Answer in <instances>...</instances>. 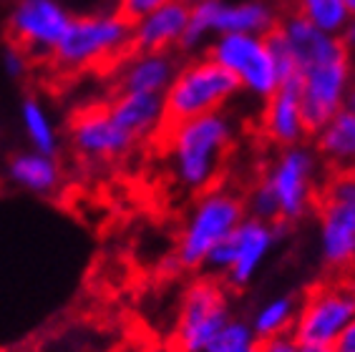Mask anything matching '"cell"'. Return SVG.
I'll return each mask as SVG.
<instances>
[{"mask_svg":"<svg viewBox=\"0 0 355 352\" xmlns=\"http://www.w3.org/2000/svg\"><path fill=\"white\" fill-rule=\"evenodd\" d=\"M315 214L322 264L338 274H350L355 270V204L320 194Z\"/></svg>","mask_w":355,"mask_h":352,"instance_id":"7c38bea8","label":"cell"},{"mask_svg":"<svg viewBox=\"0 0 355 352\" xmlns=\"http://www.w3.org/2000/svg\"><path fill=\"white\" fill-rule=\"evenodd\" d=\"M8 179L31 194H53L61 186V166L55 156L21 151L8 161Z\"/></svg>","mask_w":355,"mask_h":352,"instance_id":"ffe728a7","label":"cell"},{"mask_svg":"<svg viewBox=\"0 0 355 352\" xmlns=\"http://www.w3.org/2000/svg\"><path fill=\"white\" fill-rule=\"evenodd\" d=\"M242 94L237 78L209 55H194L182 63L174 81L164 91V116L169 123L197 118V116L225 111Z\"/></svg>","mask_w":355,"mask_h":352,"instance_id":"277c9868","label":"cell"},{"mask_svg":"<svg viewBox=\"0 0 355 352\" xmlns=\"http://www.w3.org/2000/svg\"><path fill=\"white\" fill-rule=\"evenodd\" d=\"M131 51V23L116 10L73 15L63 38L51 53L61 73H81L89 68L121 61Z\"/></svg>","mask_w":355,"mask_h":352,"instance_id":"3957f363","label":"cell"},{"mask_svg":"<svg viewBox=\"0 0 355 352\" xmlns=\"http://www.w3.org/2000/svg\"><path fill=\"white\" fill-rule=\"evenodd\" d=\"M214 8H217V0H202L197 6H189V21H187L184 35L177 51L182 53L207 51V46L214 38Z\"/></svg>","mask_w":355,"mask_h":352,"instance_id":"cb8c5ba5","label":"cell"},{"mask_svg":"<svg viewBox=\"0 0 355 352\" xmlns=\"http://www.w3.org/2000/svg\"><path fill=\"white\" fill-rule=\"evenodd\" d=\"M335 352H355V317L350 319V325L340 335V340L335 342Z\"/></svg>","mask_w":355,"mask_h":352,"instance_id":"4dcf8cb0","label":"cell"},{"mask_svg":"<svg viewBox=\"0 0 355 352\" xmlns=\"http://www.w3.org/2000/svg\"><path fill=\"white\" fill-rule=\"evenodd\" d=\"M205 55H209L227 73H232L239 88L260 101H267L282 83L265 35H217L207 46Z\"/></svg>","mask_w":355,"mask_h":352,"instance_id":"52a82bcc","label":"cell"},{"mask_svg":"<svg viewBox=\"0 0 355 352\" xmlns=\"http://www.w3.org/2000/svg\"><path fill=\"white\" fill-rule=\"evenodd\" d=\"M245 209H247V217L257 219V222H265V224L280 222V204H277L272 186L267 184V179L262 174L257 176V182L245 194Z\"/></svg>","mask_w":355,"mask_h":352,"instance_id":"484cf974","label":"cell"},{"mask_svg":"<svg viewBox=\"0 0 355 352\" xmlns=\"http://www.w3.org/2000/svg\"><path fill=\"white\" fill-rule=\"evenodd\" d=\"M293 13L328 35H343L353 18L345 0H293Z\"/></svg>","mask_w":355,"mask_h":352,"instance_id":"603a6c76","label":"cell"},{"mask_svg":"<svg viewBox=\"0 0 355 352\" xmlns=\"http://www.w3.org/2000/svg\"><path fill=\"white\" fill-rule=\"evenodd\" d=\"M21 123H23V134H26L28 143H31V149L46 156L58 154L61 136H58V129H55V123H53V118H51V114H48V109L38 98H26V101L21 103Z\"/></svg>","mask_w":355,"mask_h":352,"instance_id":"7402d4cb","label":"cell"},{"mask_svg":"<svg viewBox=\"0 0 355 352\" xmlns=\"http://www.w3.org/2000/svg\"><path fill=\"white\" fill-rule=\"evenodd\" d=\"M0 63H3V71H6L8 78H23L28 73V68H31V58L18 46H13V43L3 51Z\"/></svg>","mask_w":355,"mask_h":352,"instance_id":"f1b7e54d","label":"cell"},{"mask_svg":"<svg viewBox=\"0 0 355 352\" xmlns=\"http://www.w3.org/2000/svg\"><path fill=\"white\" fill-rule=\"evenodd\" d=\"M179 3H184V6H197V3H202V0H179Z\"/></svg>","mask_w":355,"mask_h":352,"instance_id":"e575fe53","label":"cell"},{"mask_svg":"<svg viewBox=\"0 0 355 352\" xmlns=\"http://www.w3.org/2000/svg\"><path fill=\"white\" fill-rule=\"evenodd\" d=\"M345 109L353 111V114H355V78H353V83H350L348 98H345Z\"/></svg>","mask_w":355,"mask_h":352,"instance_id":"836d02e7","label":"cell"},{"mask_svg":"<svg viewBox=\"0 0 355 352\" xmlns=\"http://www.w3.org/2000/svg\"><path fill=\"white\" fill-rule=\"evenodd\" d=\"M348 3V8H350V13H355V0H345Z\"/></svg>","mask_w":355,"mask_h":352,"instance_id":"d590c367","label":"cell"},{"mask_svg":"<svg viewBox=\"0 0 355 352\" xmlns=\"http://www.w3.org/2000/svg\"><path fill=\"white\" fill-rule=\"evenodd\" d=\"M114 121L121 126L126 134L141 143L144 139L159 136L166 126L164 116V96L154 94H116L106 103Z\"/></svg>","mask_w":355,"mask_h":352,"instance_id":"ac0fdd59","label":"cell"},{"mask_svg":"<svg viewBox=\"0 0 355 352\" xmlns=\"http://www.w3.org/2000/svg\"><path fill=\"white\" fill-rule=\"evenodd\" d=\"M257 352H297V342L293 335H280V337L260 340Z\"/></svg>","mask_w":355,"mask_h":352,"instance_id":"f546056e","label":"cell"},{"mask_svg":"<svg viewBox=\"0 0 355 352\" xmlns=\"http://www.w3.org/2000/svg\"><path fill=\"white\" fill-rule=\"evenodd\" d=\"M260 134L275 149H287L308 141V129L302 121L300 103V76L285 78L262 106L260 114Z\"/></svg>","mask_w":355,"mask_h":352,"instance_id":"5bb4252c","label":"cell"},{"mask_svg":"<svg viewBox=\"0 0 355 352\" xmlns=\"http://www.w3.org/2000/svg\"><path fill=\"white\" fill-rule=\"evenodd\" d=\"M322 197L343 199L355 204V169L353 171H333L330 179L322 184Z\"/></svg>","mask_w":355,"mask_h":352,"instance_id":"4316f807","label":"cell"},{"mask_svg":"<svg viewBox=\"0 0 355 352\" xmlns=\"http://www.w3.org/2000/svg\"><path fill=\"white\" fill-rule=\"evenodd\" d=\"M297 307H300V297H295L290 292L275 294L267 302H262L257 307V312L252 315V319H250L254 335L260 340L290 335L295 325V317H297Z\"/></svg>","mask_w":355,"mask_h":352,"instance_id":"44dd1931","label":"cell"},{"mask_svg":"<svg viewBox=\"0 0 355 352\" xmlns=\"http://www.w3.org/2000/svg\"><path fill=\"white\" fill-rule=\"evenodd\" d=\"M187 21H189V6L169 0L149 15L131 23V51H144V53L174 51L184 35Z\"/></svg>","mask_w":355,"mask_h":352,"instance_id":"2e32d148","label":"cell"},{"mask_svg":"<svg viewBox=\"0 0 355 352\" xmlns=\"http://www.w3.org/2000/svg\"><path fill=\"white\" fill-rule=\"evenodd\" d=\"M290 231V227L282 222L277 224H265L257 219L247 217L232 231V244H234V262L227 272L225 282L232 290H242L257 277V272L262 270V264L267 262V257L272 254L275 244L285 239V234Z\"/></svg>","mask_w":355,"mask_h":352,"instance_id":"4fadbf2b","label":"cell"},{"mask_svg":"<svg viewBox=\"0 0 355 352\" xmlns=\"http://www.w3.org/2000/svg\"><path fill=\"white\" fill-rule=\"evenodd\" d=\"M297 352H335V347H322V345H297Z\"/></svg>","mask_w":355,"mask_h":352,"instance_id":"d6a6232c","label":"cell"},{"mask_svg":"<svg viewBox=\"0 0 355 352\" xmlns=\"http://www.w3.org/2000/svg\"><path fill=\"white\" fill-rule=\"evenodd\" d=\"M320 161L333 171H353L355 169V114L343 106L325 126L313 134Z\"/></svg>","mask_w":355,"mask_h":352,"instance_id":"d6986e66","label":"cell"},{"mask_svg":"<svg viewBox=\"0 0 355 352\" xmlns=\"http://www.w3.org/2000/svg\"><path fill=\"white\" fill-rule=\"evenodd\" d=\"M320 171V156L308 141L297 143V146H287V149H277V154L267 164L262 176L277 197L282 224L295 227L315 211L322 191Z\"/></svg>","mask_w":355,"mask_h":352,"instance_id":"5b68a950","label":"cell"},{"mask_svg":"<svg viewBox=\"0 0 355 352\" xmlns=\"http://www.w3.org/2000/svg\"><path fill=\"white\" fill-rule=\"evenodd\" d=\"M247 219L245 194L230 184H214L189 204L177 237L174 262L179 270H202L207 254L225 242L239 224Z\"/></svg>","mask_w":355,"mask_h":352,"instance_id":"7a4b0ae2","label":"cell"},{"mask_svg":"<svg viewBox=\"0 0 355 352\" xmlns=\"http://www.w3.org/2000/svg\"><path fill=\"white\" fill-rule=\"evenodd\" d=\"M61 0H13L8 10V38L28 58H51L71 23Z\"/></svg>","mask_w":355,"mask_h":352,"instance_id":"30bf717a","label":"cell"},{"mask_svg":"<svg viewBox=\"0 0 355 352\" xmlns=\"http://www.w3.org/2000/svg\"><path fill=\"white\" fill-rule=\"evenodd\" d=\"M179 66V55L174 51H129L116 63V94H154L164 96L169 83L174 81Z\"/></svg>","mask_w":355,"mask_h":352,"instance_id":"9a60e30c","label":"cell"},{"mask_svg":"<svg viewBox=\"0 0 355 352\" xmlns=\"http://www.w3.org/2000/svg\"><path fill=\"white\" fill-rule=\"evenodd\" d=\"M340 38H343V43H345V48H348L350 58H355V13H353V18H350L348 28L343 30Z\"/></svg>","mask_w":355,"mask_h":352,"instance_id":"1f68e13d","label":"cell"},{"mask_svg":"<svg viewBox=\"0 0 355 352\" xmlns=\"http://www.w3.org/2000/svg\"><path fill=\"white\" fill-rule=\"evenodd\" d=\"M282 18L277 0H217L214 8V38L227 33L267 35L272 33Z\"/></svg>","mask_w":355,"mask_h":352,"instance_id":"e0dca14e","label":"cell"},{"mask_svg":"<svg viewBox=\"0 0 355 352\" xmlns=\"http://www.w3.org/2000/svg\"><path fill=\"white\" fill-rule=\"evenodd\" d=\"M230 317L232 310L225 285L217 277L194 279L179 305L177 327H174L177 352H205Z\"/></svg>","mask_w":355,"mask_h":352,"instance_id":"9c48e42d","label":"cell"},{"mask_svg":"<svg viewBox=\"0 0 355 352\" xmlns=\"http://www.w3.org/2000/svg\"><path fill=\"white\" fill-rule=\"evenodd\" d=\"M162 143L166 176L174 189L197 197L222 179L237 143V118L225 109L169 123L162 131Z\"/></svg>","mask_w":355,"mask_h":352,"instance_id":"6da1fadb","label":"cell"},{"mask_svg":"<svg viewBox=\"0 0 355 352\" xmlns=\"http://www.w3.org/2000/svg\"><path fill=\"white\" fill-rule=\"evenodd\" d=\"M164 3H169V0H116V13L123 15L129 23H134L144 15H149L151 10L162 8Z\"/></svg>","mask_w":355,"mask_h":352,"instance_id":"83f0119b","label":"cell"},{"mask_svg":"<svg viewBox=\"0 0 355 352\" xmlns=\"http://www.w3.org/2000/svg\"><path fill=\"white\" fill-rule=\"evenodd\" d=\"M257 347H260V337L254 335L252 325L247 319L230 317L205 352H257Z\"/></svg>","mask_w":355,"mask_h":352,"instance_id":"d4e9b609","label":"cell"},{"mask_svg":"<svg viewBox=\"0 0 355 352\" xmlns=\"http://www.w3.org/2000/svg\"><path fill=\"white\" fill-rule=\"evenodd\" d=\"M300 76V103L305 129L313 136L345 106L350 83L355 78V66L348 48L340 53L325 55L297 71Z\"/></svg>","mask_w":355,"mask_h":352,"instance_id":"ba28073f","label":"cell"},{"mask_svg":"<svg viewBox=\"0 0 355 352\" xmlns=\"http://www.w3.org/2000/svg\"><path fill=\"white\" fill-rule=\"evenodd\" d=\"M69 143L81 159L94 164L116 161L139 146L137 139L114 121L106 103L89 106L73 116L69 126Z\"/></svg>","mask_w":355,"mask_h":352,"instance_id":"8fae6325","label":"cell"},{"mask_svg":"<svg viewBox=\"0 0 355 352\" xmlns=\"http://www.w3.org/2000/svg\"><path fill=\"white\" fill-rule=\"evenodd\" d=\"M355 317V274L328 279L308 290L300 299L293 335L297 345L335 347Z\"/></svg>","mask_w":355,"mask_h":352,"instance_id":"8992f818","label":"cell"}]
</instances>
